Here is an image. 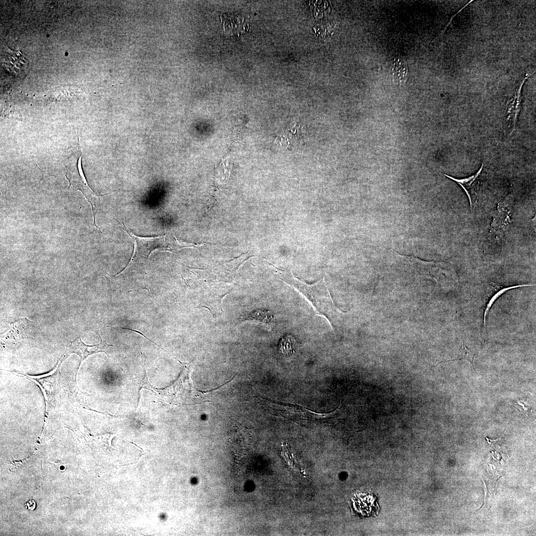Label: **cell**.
Listing matches in <instances>:
<instances>
[{"label":"cell","mask_w":536,"mask_h":536,"mask_svg":"<svg viewBox=\"0 0 536 536\" xmlns=\"http://www.w3.org/2000/svg\"><path fill=\"white\" fill-rule=\"evenodd\" d=\"M463 348H464L463 349L462 348V350H461V354L460 355V356L457 358L454 359H453V360H448V361H441V362L438 363L436 366L438 365L439 364H440V363H441L442 362H449V361H451L456 360H465V361H467L469 362L470 365H473V363H474L473 361H474V355L471 354V353H469L468 351H467V350L466 348L465 347V346H464Z\"/></svg>","instance_id":"cell-12"},{"label":"cell","mask_w":536,"mask_h":536,"mask_svg":"<svg viewBox=\"0 0 536 536\" xmlns=\"http://www.w3.org/2000/svg\"><path fill=\"white\" fill-rule=\"evenodd\" d=\"M530 285H531V284H524V285H520L512 286H511V287H507V288H505L501 290L500 291H499L497 293H496L492 297V298L490 300L489 303L487 304V307H486V309L485 310L484 313V319H483L484 331H486L485 322H486V316H487V314L488 313V311H489L490 308H491V307L493 305V302L496 300V299L499 296H500L502 293H504L505 292L507 291V290H509V289H512V288H517V287H522V286H530Z\"/></svg>","instance_id":"cell-10"},{"label":"cell","mask_w":536,"mask_h":536,"mask_svg":"<svg viewBox=\"0 0 536 536\" xmlns=\"http://www.w3.org/2000/svg\"><path fill=\"white\" fill-rule=\"evenodd\" d=\"M407 63L399 59L395 61L392 67V78L394 82L397 84L404 83L407 80Z\"/></svg>","instance_id":"cell-6"},{"label":"cell","mask_w":536,"mask_h":536,"mask_svg":"<svg viewBox=\"0 0 536 536\" xmlns=\"http://www.w3.org/2000/svg\"><path fill=\"white\" fill-rule=\"evenodd\" d=\"M483 167V163L481 164L480 169L475 174L466 178L457 179L447 174H444L445 176L460 185L464 189L468 197L471 209L474 206L477 200L480 177Z\"/></svg>","instance_id":"cell-5"},{"label":"cell","mask_w":536,"mask_h":536,"mask_svg":"<svg viewBox=\"0 0 536 536\" xmlns=\"http://www.w3.org/2000/svg\"><path fill=\"white\" fill-rule=\"evenodd\" d=\"M75 155L76 161L73 155L68 159L69 161L67 160L72 165L69 164L68 167L66 166L67 172L65 176L69 182L68 190H80L82 193L91 204L94 227L96 226L100 230L95 223V208L97 207V204L100 201L99 195L95 194L89 187L84 176L81 166L82 154L79 144Z\"/></svg>","instance_id":"cell-2"},{"label":"cell","mask_w":536,"mask_h":536,"mask_svg":"<svg viewBox=\"0 0 536 536\" xmlns=\"http://www.w3.org/2000/svg\"><path fill=\"white\" fill-rule=\"evenodd\" d=\"M300 127V126H298L296 124L293 123L285 132L286 134L283 135L285 140L289 143V149L292 147L293 145L302 141V136Z\"/></svg>","instance_id":"cell-8"},{"label":"cell","mask_w":536,"mask_h":536,"mask_svg":"<svg viewBox=\"0 0 536 536\" xmlns=\"http://www.w3.org/2000/svg\"><path fill=\"white\" fill-rule=\"evenodd\" d=\"M25 507L28 508L30 510H33L35 509L36 506V503L34 500H30L28 501L25 504Z\"/></svg>","instance_id":"cell-13"},{"label":"cell","mask_w":536,"mask_h":536,"mask_svg":"<svg viewBox=\"0 0 536 536\" xmlns=\"http://www.w3.org/2000/svg\"><path fill=\"white\" fill-rule=\"evenodd\" d=\"M512 205L513 198L511 196L498 203L490 224L492 231L500 234L509 228L512 223Z\"/></svg>","instance_id":"cell-4"},{"label":"cell","mask_w":536,"mask_h":536,"mask_svg":"<svg viewBox=\"0 0 536 536\" xmlns=\"http://www.w3.org/2000/svg\"><path fill=\"white\" fill-rule=\"evenodd\" d=\"M284 280L301 293L312 304L317 312L324 316L332 327V318L336 311L341 310L334 303L330 291L322 280L315 284H308L300 280L292 273H285Z\"/></svg>","instance_id":"cell-1"},{"label":"cell","mask_w":536,"mask_h":536,"mask_svg":"<svg viewBox=\"0 0 536 536\" xmlns=\"http://www.w3.org/2000/svg\"><path fill=\"white\" fill-rule=\"evenodd\" d=\"M126 231L134 241V250L131 260L128 265L143 263L147 260L152 252L156 250L172 251L178 250L177 239L176 242L169 243L167 241V234L155 237H140L133 234L123 224Z\"/></svg>","instance_id":"cell-3"},{"label":"cell","mask_w":536,"mask_h":536,"mask_svg":"<svg viewBox=\"0 0 536 536\" xmlns=\"http://www.w3.org/2000/svg\"><path fill=\"white\" fill-rule=\"evenodd\" d=\"M245 320H254L266 325H271L274 321V316L269 310H258L243 317Z\"/></svg>","instance_id":"cell-7"},{"label":"cell","mask_w":536,"mask_h":536,"mask_svg":"<svg viewBox=\"0 0 536 536\" xmlns=\"http://www.w3.org/2000/svg\"><path fill=\"white\" fill-rule=\"evenodd\" d=\"M297 344V342L293 337L286 335L282 338L279 347L283 354L289 355L294 352Z\"/></svg>","instance_id":"cell-9"},{"label":"cell","mask_w":536,"mask_h":536,"mask_svg":"<svg viewBox=\"0 0 536 536\" xmlns=\"http://www.w3.org/2000/svg\"><path fill=\"white\" fill-rule=\"evenodd\" d=\"M514 405L520 414L528 415L532 412L531 406L526 400H519Z\"/></svg>","instance_id":"cell-11"}]
</instances>
